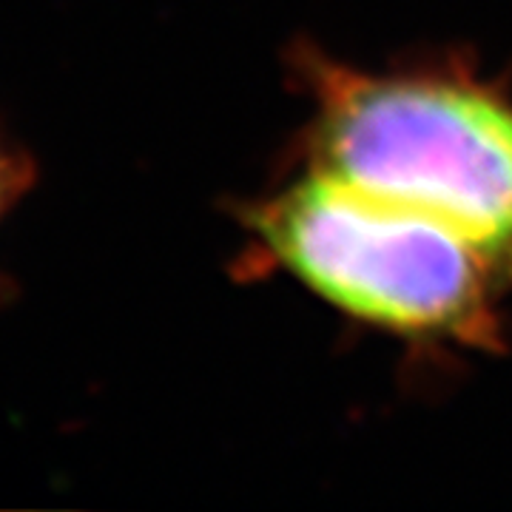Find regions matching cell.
<instances>
[{
  "label": "cell",
  "instance_id": "3",
  "mask_svg": "<svg viewBox=\"0 0 512 512\" xmlns=\"http://www.w3.org/2000/svg\"><path fill=\"white\" fill-rule=\"evenodd\" d=\"M37 180V165L32 154L0 126V222L6 220L18 202L32 191ZM6 282L0 276V302H3Z\"/></svg>",
  "mask_w": 512,
  "mask_h": 512
},
{
  "label": "cell",
  "instance_id": "2",
  "mask_svg": "<svg viewBox=\"0 0 512 512\" xmlns=\"http://www.w3.org/2000/svg\"><path fill=\"white\" fill-rule=\"evenodd\" d=\"M234 217L248 276H288L333 311L416 350L507 348L501 302L510 288L421 208L302 163Z\"/></svg>",
  "mask_w": 512,
  "mask_h": 512
},
{
  "label": "cell",
  "instance_id": "1",
  "mask_svg": "<svg viewBox=\"0 0 512 512\" xmlns=\"http://www.w3.org/2000/svg\"><path fill=\"white\" fill-rule=\"evenodd\" d=\"M302 163L421 208L512 293V89L461 55L367 69L296 46Z\"/></svg>",
  "mask_w": 512,
  "mask_h": 512
}]
</instances>
